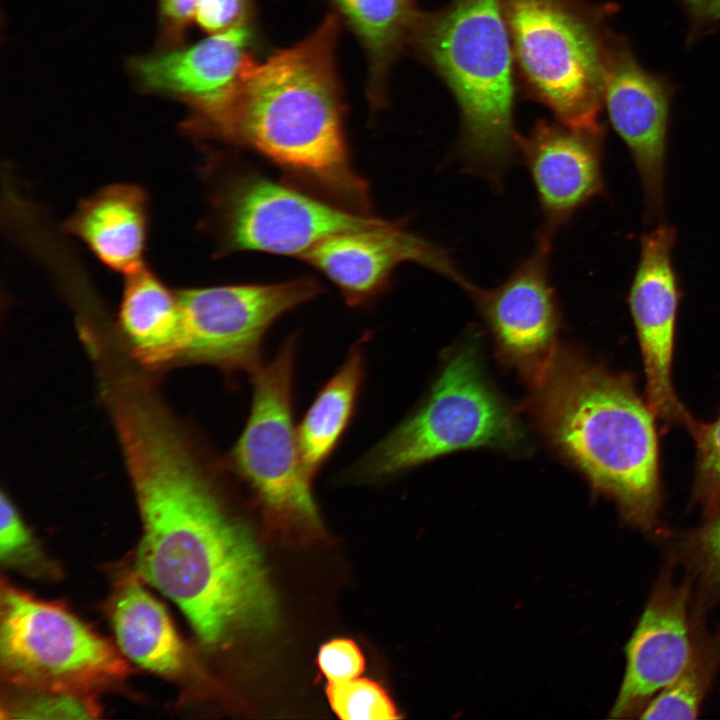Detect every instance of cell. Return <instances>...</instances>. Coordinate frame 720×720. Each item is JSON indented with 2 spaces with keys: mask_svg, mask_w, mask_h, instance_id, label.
Instances as JSON below:
<instances>
[{
  "mask_svg": "<svg viewBox=\"0 0 720 720\" xmlns=\"http://www.w3.org/2000/svg\"><path fill=\"white\" fill-rule=\"evenodd\" d=\"M525 442L522 425L489 383L479 344L470 338L448 354L417 409L350 465L343 480L378 483L454 451H518Z\"/></svg>",
  "mask_w": 720,
  "mask_h": 720,
  "instance_id": "5",
  "label": "cell"
},
{
  "mask_svg": "<svg viewBox=\"0 0 720 720\" xmlns=\"http://www.w3.org/2000/svg\"><path fill=\"white\" fill-rule=\"evenodd\" d=\"M530 383L534 416L551 445L613 501L626 525L661 536L656 417L633 377L557 348Z\"/></svg>",
  "mask_w": 720,
  "mask_h": 720,
  "instance_id": "3",
  "label": "cell"
},
{
  "mask_svg": "<svg viewBox=\"0 0 720 720\" xmlns=\"http://www.w3.org/2000/svg\"><path fill=\"white\" fill-rule=\"evenodd\" d=\"M148 199L136 185L107 186L83 200L65 230L110 269L129 275L144 267Z\"/></svg>",
  "mask_w": 720,
  "mask_h": 720,
  "instance_id": "18",
  "label": "cell"
},
{
  "mask_svg": "<svg viewBox=\"0 0 720 720\" xmlns=\"http://www.w3.org/2000/svg\"><path fill=\"white\" fill-rule=\"evenodd\" d=\"M321 291L309 277L178 290L181 360L209 365L226 375H251L263 363L264 340L274 323Z\"/></svg>",
  "mask_w": 720,
  "mask_h": 720,
  "instance_id": "10",
  "label": "cell"
},
{
  "mask_svg": "<svg viewBox=\"0 0 720 720\" xmlns=\"http://www.w3.org/2000/svg\"><path fill=\"white\" fill-rule=\"evenodd\" d=\"M126 276L117 328L128 354L147 370L181 360L178 291L169 288L145 266Z\"/></svg>",
  "mask_w": 720,
  "mask_h": 720,
  "instance_id": "19",
  "label": "cell"
},
{
  "mask_svg": "<svg viewBox=\"0 0 720 720\" xmlns=\"http://www.w3.org/2000/svg\"><path fill=\"white\" fill-rule=\"evenodd\" d=\"M408 42L445 82L460 112L456 158L501 184L518 154L515 67L502 0H452L416 12Z\"/></svg>",
  "mask_w": 720,
  "mask_h": 720,
  "instance_id": "4",
  "label": "cell"
},
{
  "mask_svg": "<svg viewBox=\"0 0 720 720\" xmlns=\"http://www.w3.org/2000/svg\"><path fill=\"white\" fill-rule=\"evenodd\" d=\"M302 258L325 275L352 308L368 305L382 294L394 269L403 262L428 268L465 291L472 285L445 248L393 221L379 229L331 236Z\"/></svg>",
  "mask_w": 720,
  "mask_h": 720,
  "instance_id": "15",
  "label": "cell"
},
{
  "mask_svg": "<svg viewBox=\"0 0 720 720\" xmlns=\"http://www.w3.org/2000/svg\"><path fill=\"white\" fill-rule=\"evenodd\" d=\"M158 2L162 44L168 48L177 47L182 42L188 25L193 21L198 0H158Z\"/></svg>",
  "mask_w": 720,
  "mask_h": 720,
  "instance_id": "31",
  "label": "cell"
},
{
  "mask_svg": "<svg viewBox=\"0 0 720 720\" xmlns=\"http://www.w3.org/2000/svg\"><path fill=\"white\" fill-rule=\"evenodd\" d=\"M603 106L629 148L644 195L646 217L664 208L669 92L644 70L622 40L608 35L604 56Z\"/></svg>",
  "mask_w": 720,
  "mask_h": 720,
  "instance_id": "14",
  "label": "cell"
},
{
  "mask_svg": "<svg viewBox=\"0 0 720 720\" xmlns=\"http://www.w3.org/2000/svg\"><path fill=\"white\" fill-rule=\"evenodd\" d=\"M365 335L315 396L297 425L305 470L314 480L337 449L356 413L367 373Z\"/></svg>",
  "mask_w": 720,
  "mask_h": 720,
  "instance_id": "20",
  "label": "cell"
},
{
  "mask_svg": "<svg viewBox=\"0 0 720 720\" xmlns=\"http://www.w3.org/2000/svg\"><path fill=\"white\" fill-rule=\"evenodd\" d=\"M338 32V18L329 15L304 40L263 62L247 54L233 84L190 108L184 127L250 149L330 201L367 213L368 186L352 166L344 131Z\"/></svg>",
  "mask_w": 720,
  "mask_h": 720,
  "instance_id": "2",
  "label": "cell"
},
{
  "mask_svg": "<svg viewBox=\"0 0 720 720\" xmlns=\"http://www.w3.org/2000/svg\"><path fill=\"white\" fill-rule=\"evenodd\" d=\"M212 203L225 252L302 257L331 236L379 229L392 222L316 198L251 170L223 178Z\"/></svg>",
  "mask_w": 720,
  "mask_h": 720,
  "instance_id": "9",
  "label": "cell"
},
{
  "mask_svg": "<svg viewBox=\"0 0 720 720\" xmlns=\"http://www.w3.org/2000/svg\"><path fill=\"white\" fill-rule=\"evenodd\" d=\"M317 666L328 683L357 678L366 660L358 644L347 638H336L323 644L317 655Z\"/></svg>",
  "mask_w": 720,
  "mask_h": 720,
  "instance_id": "29",
  "label": "cell"
},
{
  "mask_svg": "<svg viewBox=\"0 0 720 720\" xmlns=\"http://www.w3.org/2000/svg\"><path fill=\"white\" fill-rule=\"evenodd\" d=\"M551 249L536 243L510 275L491 289L467 292L487 324L502 360L530 382L556 347L560 311L549 277Z\"/></svg>",
  "mask_w": 720,
  "mask_h": 720,
  "instance_id": "13",
  "label": "cell"
},
{
  "mask_svg": "<svg viewBox=\"0 0 720 720\" xmlns=\"http://www.w3.org/2000/svg\"><path fill=\"white\" fill-rule=\"evenodd\" d=\"M0 662L27 688L83 692L127 671L114 647L65 607L2 582Z\"/></svg>",
  "mask_w": 720,
  "mask_h": 720,
  "instance_id": "8",
  "label": "cell"
},
{
  "mask_svg": "<svg viewBox=\"0 0 720 720\" xmlns=\"http://www.w3.org/2000/svg\"><path fill=\"white\" fill-rule=\"evenodd\" d=\"M661 538L668 562L681 565L692 584L694 605L706 612L720 600V507L696 528Z\"/></svg>",
  "mask_w": 720,
  "mask_h": 720,
  "instance_id": "24",
  "label": "cell"
},
{
  "mask_svg": "<svg viewBox=\"0 0 720 720\" xmlns=\"http://www.w3.org/2000/svg\"><path fill=\"white\" fill-rule=\"evenodd\" d=\"M39 551L13 502L2 492L0 496V558L7 565L34 562Z\"/></svg>",
  "mask_w": 720,
  "mask_h": 720,
  "instance_id": "28",
  "label": "cell"
},
{
  "mask_svg": "<svg viewBox=\"0 0 720 720\" xmlns=\"http://www.w3.org/2000/svg\"><path fill=\"white\" fill-rule=\"evenodd\" d=\"M693 651L679 675L645 707L640 719H695L720 668V633H711L705 611L694 606Z\"/></svg>",
  "mask_w": 720,
  "mask_h": 720,
  "instance_id": "23",
  "label": "cell"
},
{
  "mask_svg": "<svg viewBox=\"0 0 720 720\" xmlns=\"http://www.w3.org/2000/svg\"><path fill=\"white\" fill-rule=\"evenodd\" d=\"M7 710L12 718L87 719L96 715L94 704L82 692L35 689Z\"/></svg>",
  "mask_w": 720,
  "mask_h": 720,
  "instance_id": "27",
  "label": "cell"
},
{
  "mask_svg": "<svg viewBox=\"0 0 720 720\" xmlns=\"http://www.w3.org/2000/svg\"><path fill=\"white\" fill-rule=\"evenodd\" d=\"M676 233L661 223L643 235L628 295L645 377V399L655 417L669 426L690 428L694 418L673 382L677 310L680 298L672 264Z\"/></svg>",
  "mask_w": 720,
  "mask_h": 720,
  "instance_id": "11",
  "label": "cell"
},
{
  "mask_svg": "<svg viewBox=\"0 0 720 720\" xmlns=\"http://www.w3.org/2000/svg\"><path fill=\"white\" fill-rule=\"evenodd\" d=\"M364 46L370 99L381 104L384 82L416 15L414 0H331Z\"/></svg>",
  "mask_w": 720,
  "mask_h": 720,
  "instance_id": "22",
  "label": "cell"
},
{
  "mask_svg": "<svg viewBox=\"0 0 720 720\" xmlns=\"http://www.w3.org/2000/svg\"><path fill=\"white\" fill-rule=\"evenodd\" d=\"M718 631H719V633H720V629H719Z\"/></svg>",
  "mask_w": 720,
  "mask_h": 720,
  "instance_id": "33",
  "label": "cell"
},
{
  "mask_svg": "<svg viewBox=\"0 0 720 720\" xmlns=\"http://www.w3.org/2000/svg\"><path fill=\"white\" fill-rule=\"evenodd\" d=\"M252 39L241 22L190 46L133 59L130 71L146 91L173 96L190 108L207 104L236 80Z\"/></svg>",
  "mask_w": 720,
  "mask_h": 720,
  "instance_id": "17",
  "label": "cell"
},
{
  "mask_svg": "<svg viewBox=\"0 0 720 720\" xmlns=\"http://www.w3.org/2000/svg\"><path fill=\"white\" fill-rule=\"evenodd\" d=\"M515 74L558 122L603 131L608 33L580 0H502Z\"/></svg>",
  "mask_w": 720,
  "mask_h": 720,
  "instance_id": "6",
  "label": "cell"
},
{
  "mask_svg": "<svg viewBox=\"0 0 720 720\" xmlns=\"http://www.w3.org/2000/svg\"><path fill=\"white\" fill-rule=\"evenodd\" d=\"M246 0H198L193 21L209 34L244 22Z\"/></svg>",
  "mask_w": 720,
  "mask_h": 720,
  "instance_id": "30",
  "label": "cell"
},
{
  "mask_svg": "<svg viewBox=\"0 0 720 720\" xmlns=\"http://www.w3.org/2000/svg\"><path fill=\"white\" fill-rule=\"evenodd\" d=\"M697 12L711 18L720 17V0H686Z\"/></svg>",
  "mask_w": 720,
  "mask_h": 720,
  "instance_id": "32",
  "label": "cell"
},
{
  "mask_svg": "<svg viewBox=\"0 0 720 720\" xmlns=\"http://www.w3.org/2000/svg\"><path fill=\"white\" fill-rule=\"evenodd\" d=\"M111 615L117 643L133 662L169 677L185 669L186 650L164 606L137 577L120 584Z\"/></svg>",
  "mask_w": 720,
  "mask_h": 720,
  "instance_id": "21",
  "label": "cell"
},
{
  "mask_svg": "<svg viewBox=\"0 0 720 720\" xmlns=\"http://www.w3.org/2000/svg\"><path fill=\"white\" fill-rule=\"evenodd\" d=\"M326 694L335 714L345 720H388L399 718L387 691L375 681L354 678L328 683Z\"/></svg>",
  "mask_w": 720,
  "mask_h": 720,
  "instance_id": "26",
  "label": "cell"
},
{
  "mask_svg": "<svg viewBox=\"0 0 720 720\" xmlns=\"http://www.w3.org/2000/svg\"><path fill=\"white\" fill-rule=\"evenodd\" d=\"M298 336L250 376L252 399L245 425L224 458L234 477L253 493L275 523L309 530L321 525L294 424Z\"/></svg>",
  "mask_w": 720,
  "mask_h": 720,
  "instance_id": "7",
  "label": "cell"
},
{
  "mask_svg": "<svg viewBox=\"0 0 720 720\" xmlns=\"http://www.w3.org/2000/svg\"><path fill=\"white\" fill-rule=\"evenodd\" d=\"M689 432L696 448L692 500L708 517L720 507V414L710 422L695 420Z\"/></svg>",
  "mask_w": 720,
  "mask_h": 720,
  "instance_id": "25",
  "label": "cell"
},
{
  "mask_svg": "<svg viewBox=\"0 0 720 720\" xmlns=\"http://www.w3.org/2000/svg\"><path fill=\"white\" fill-rule=\"evenodd\" d=\"M112 421L142 522L141 577L180 608L209 648L270 628L275 598L261 555L229 505L233 474L225 459L158 393L124 399Z\"/></svg>",
  "mask_w": 720,
  "mask_h": 720,
  "instance_id": "1",
  "label": "cell"
},
{
  "mask_svg": "<svg viewBox=\"0 0 720 720\" xmlns=\"http://www.w3.org/2000/svg\"><path fill=\"white\" fill-rule=\"evenodd\" d=\"M670 562L661 570L626 646V666L609 717L639 718L691 657L696 614L693 587L678 582Z\"/></svg>",
  "mask_w": 720,
  "mask_h": 720,
  "instance_id": "12",
  "label": "cell"
},
{
  "mask_svg": "<svg viewBox=\"0 0 720 720\" xmlns=\"http://www.w3.org/2000/svg\"><path fill=\"white\" fill-rule=\"evenodd\" d=\"M603 131L570 128L540 119L518 137V154L533 180L542 226L537 242L552 248L557 232L604 192Z\"/></svg>",
  "mask_w": 720,
  "mask_h": 720,
  "instance_id": "16",
  "label": "cell"
}]
</instances>
